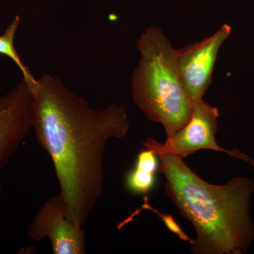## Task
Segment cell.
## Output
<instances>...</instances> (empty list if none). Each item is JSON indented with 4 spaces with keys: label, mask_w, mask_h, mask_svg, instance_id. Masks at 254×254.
<instances>
[{
    "label": "cell",
    "mask_w": 254,
    "mask_h": 254,
    "mask_svg": "<svg viewBox=\"0 0 254 254\" xmlns=\"http://www.w3.org/2000/svg\"><path fill=\"white\" fill-rule=\"evenodd\" d=\"M231 31V26L222 25L211 36L177 50L179 76L187 94L193 101L203 100L211 83L212 73L219 50Z\"/></svg>",
    "instance_id": "8992f818"
},
{
    "label": "cell",
    "mask_w": 254,
    "mask_h": 254,
    "mask_svg": "<svg viewBox=\"0 0 254 254\" xmlns=\"http://www.w3.org/2000/svg\"><path fill=\"white\" fill-rule=\"evenodd\" d=\"M31 91L32 128L54 165L68 217L83 228L103 194L107 143L126 136L129 129L126 108L113 103L93 110L48 73Z\"/></svg>",
    "instance_id": "6da1fadb"
},
{
    "label": "cell",
    "mask_w": 254,
    "mask_h": 254,
    "mask_svg": "<svg viewBox=\"0 0 254 254\" xmlns=\"http://www.w3.org/2000/svg\"><path fill=\"white\" fill-rule=\"evenodd\" d=\"M150 210L158 214V216L163 220L164 223L165 224V225L170 231L177 235L182 240L190 242V244L191 243L192 240L183 232L181 227L177 224L176 220L173 218V216L166 215V214H161L153 208H150Z\"/></svg>",
    "instance_id": "8fae6325"
},
{
    "label": "cell",
    "mask_w": 254,
    "mask_h": 254,
    "mask_svg": "<svg viewBox=\"0 0 254 254\" xmlns=\"http://www.w3.org/2000/svg\"><path fill=\"white\" fill-rule=\"evenodd\" d=\"M250 163L252 165V168H253L254 170V160H252Z\"/></svg>",
    "instance_id": "7c38bea8"
},
{
    "label": "cell",
    "mask_w": 254,
    "mask_h": 254,
    "mask_svg": "<svg viewBox=\"0 0 254 254\" xmlns=\"http://www.w3.org/2000/svg\"><path fill=\"white\" fill-rule=\"evenodd\" d=\"M155 182V174L147 173L133 168L127 173L125 186L127 190L134 194H146L153 190Z\"/></svg>",
    "instance_id": "9c48e42d"
},
{
    "label": "cell",
    "mask_w": 254,
    "mask_h": 254,
    "mask_svg": "<svg viewBox=\"0 0 254 254\" xmlns=\"http://www.w3.org/2000/svg\"><path fill=\"white\" fill-rule=\"evenodd\" d=\"M218 118L219 112L216 108L203 99L199 100L195 102L189 123L175 135L167 138L163 143L149 137L145 140L143 145L156 155H173L184 159L199 150H210L227 153L232 158L250 163L252 159L249 155L238 150L225 149L217 143L215 135Z\"/></svg>",
    "instance_id": "277c9868"
},
{
    "label": "cell",
    "mask_w": 254,
    "mask_h": 254,
    "mask_svg": "<svg viewBox=\"0 0 254 254\" xmlns=\"http://www.w3.org/2000/svg\"><path fill=\"white\" fill-rule=\"evenodd\" d=\"M33 93L24 81L0 97V170L17 151L32 128Z\"/></svg>",
    "instance_id": "52a82bcc"
},
{
    "label": "cell",
    "mask_w": 254,
    "mask_h": 254,
    "mask_svg": "<svg viewBox=\"0 0 254 254\" xmlns=\"http://www.w3.org/2000/svg\"><path fill=\"white\" fill-rule=\"evenodd\" d=\"M20 24V17L16 16L10 23L4 33L0 36V54L8 57L16 65L23 75V81L28 85L31 89L35 88L38 83V80L35 78L28 66L23 64L14 47V38Z\"/></svg>",
    "instance_id": "ba28073f"
},
{
    "label": "cell",
    "mask_w": 254,
    "mask_h": 254,
    "mask_svg": "<svg viewBox=\"0 0 254 254\" xmlns=\"http://www.w3.org/2000/svg\"><path fill=\"white\" fill-rule=\"evenodd\" d=\"M136 47L141 58L132 78L133 102L148 120L161 124L170 138L189 123L195 103L179 76L177 50L155 26L141 34Z\"/></svg>",
    "instance_id": "3957f363"
},
{
    "label": "cell",
    "mask_w": 254,
    "mask_h": 254,
    "mask_svg": "<svg viewBox=\"0 0 254 254\" xmlns=\"http://www.w3.org/2000/svg\"><path fill=\"white\" fill-rule=\"evenodd\" d=\"M1 186H0V193H1Z\"/></svg>",
    "instance_id": "4fadbf2b"
},
{
    "label": "cell",
    "mask_w": 254,
    "mask_h": 254,
    "mask_svg": "<svg viewBox=\"0 0 254 254\" xmlns=\"http://www.w3.org/2000/svg\"><path fill=\"white\" fill-rule=\"evenodd\" d=\"M28 237L33 241L48 238L54 254H86L85 230L78 228L68 217L60 193L45 202L30 224Z\"/></svg>",
    "instance_id": "5b68a950"
},
{
    "label": "cell",
    "mask_w": 254,
    "mask_h": 254,
    "mask_svg": "<svg viewBox=\"0 0 254 254\" xmlns=\"http://www.w3.org/2000/svg\"><path fill=\"white\" fill-rule=\"evenodd\" d=\"M165 192L180 215L193 225V254H245L254 242L251 204L254 182L236 177L215 185L205 182L176 155H157Z\"/></svg>",
    "instance_id": "7a4b0ae2"
},
{
    "label": "cell",
    "mask_w": 254,
    "mask_h": 254,
    "mask_svg": "<svg viewBox=\"0 0 254 254\" xmlns=\"http://www.w3.org/2000/svg\"><path fill=\"white\" fill-rule=\"evenodd\" d=\"M158 156L152 150L145 148L137 155L134 168L147 173L156 174L160 168Z\"/></svg>",
    "instance_id": "30bf717a"
}]
</instances>
